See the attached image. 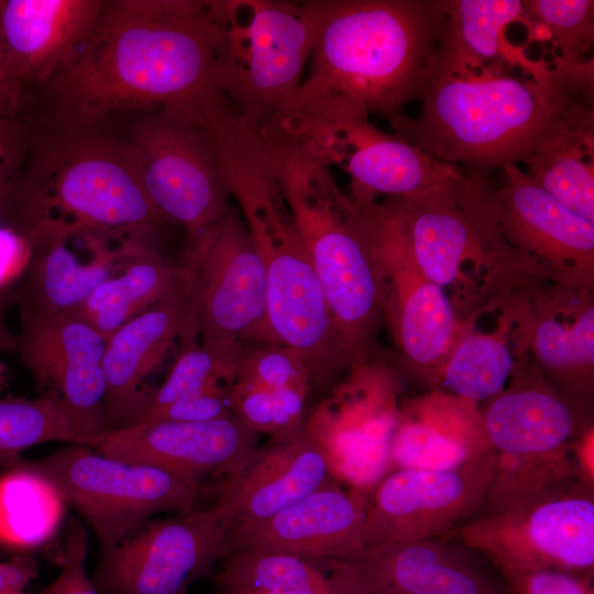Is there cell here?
<instances>
[{"instance_id":"obj_25","label":"cell","mask_w":594,"mask_h":594,"mask_svg":"<svg viewBox=\"0 0 594 594\" xmlns=\"http://www.w3.org/2000/svg\"><path fill=\"white\" fill-rule=\"evenodd\" d=\"M191 322L183 278L174 292L129 320L106 340L102 359L106 381L103 431L125 425L141 410L150 395L141 389L143 382Z\"/></svg>"},{"instance_id":"obj_5","label":"cell","mask_w":594,"mask_h":594,"mask_svg":"<svg viewBox=\"0 0 594 594\" xmlns=\"http://www.w3.org/2000/svg\"><path fill=\"white\" fill-rule=\"evenodd\" d=\"M513 69L461 53L443 36L422 88L419 116L392 124L394 134L473 173L524 162L556 124L544 80L519 77Z\"/></svg>"},{"instance_id":"obj_45","label":"cell","mask_w":594,"mask_h":594,"mask_svg":"<svg viewBox=\"0 0 594 594\" xmlns=\"http://www.w3.org/2000/svg\"><path fill=\"white\" fill-rule=\"evenodd\" d=\"M38 564L29 554H18L9 560H0V594L23 588L37 576Z\"/></svg>"},{"instance_id":"obj_41","label":"cell","mask_w":594,"mask_h":594,"mask_svg":"<svg viewBox=\"0 0 594 594\" xmlns=\"http://www.w3.org/2000/svg\"><path fill=\"white\" fill-rule=\"evenodd\" d=\"M30 124L22 117L0 118V221L6 222L23 170Z\"/></svg>"},{"instance_id":"obj_1","label":"cell","mask_w":594,"mask_h":594,"mask_svg":"<svg viewBox=\"0 0 594 594\" xmlns=\"http://www.w3.org/2000/svg\"><path fill=\"white\" fill-rule=\"evenodd\" d=\"M221 41L212 1H105L87 41L32 94L23 117L90 128L163 110L205 127L227 101L218 82Z\"/></svg>"},{"instance_id":"obj_7","label":"cell","mask_w":594,"mask_h":594,"mask_svg":"<svg viewBox=\"0 0 594 594\" xmlns=\"http://www.w3.org/2000/svg\"><path fill=\"white\" fill-rule=\"evenodd\" d=\"M222 30L218 82L261 136L289 128L314 43L306 1L216 0Z\"/></svg>"},{"instance_id":"obj_32","label":"cell","mask_w":594,"mask_h":594,"mask_svg":"<svg viewBox=\"0 0 594 594\" xmlns=\"http://www.w3.org/2000/svg\"><path fill=\"white\" fill-rule=\"evenodd\" d=\"M446 12L444 40L453 48L480 62H503L536 78L543 61L529 59L521 47L510 44L505 30L525 22L521 0H441Z\"/></svg>"},{"instance_id":"obj_4","label":"cell","mask_w":594,"mask_h":594,"mask_svg":"<svg viewBox=\"0 0 594 594\" xmlns=\"http://www.w3.org/2000/svg\"><path fill=\"white\" fill-rule=\"evenodd\" d=\"M216 145L229 195L264 265L268 343L297 352L312 383H322L351 363L265 146L244 123L224 129Z\"/></svg>"},{"instance_id":"obj_23","label":"cell","mask_w":594,"mask_h":594,"mask_svg":"<svg viewBox=\"0 0 594 594\" xmlns=\"http://www.w3.org/2000/svg\"><path fill=\"white\" fill-rule=\"evenodd\" d=\"M367 495L328 480L274 516L229 530L234 549H271L320 559H351L364 550Z\"/></svg>"},{"instance_id":"obj_6","label":"cell","mask_w":594,"mask_h":594,"mask_svg":"<svg viewBox=\"0 0 594 594\" xmlns=\"http://www.w3.org/2000/svg\"><path fill=\"white\" fill-rule=\"evenodd\" d=\"M261 140L351 364H358L384 301L380 270L356 206L329 165L288 139Z\"/></svg>"},{"instance_id":"obj_11","label":"cell","mask_w":594,"mask_h":594,"mask_svg":"<svg viewBox=\"0 0 594 594\" xmlns=\"http://www.w3.org/2000/svg\"><path fill=\"white\" fill-rule=\"evenodd\" d=\"M353 202L380 270L384 310L397 343L411 367L436 386L458 338L453 306L417 264L396 198Z\"/></svg>"},{"instance_id":"obj_2","label":"cell","mask_w":594,"mask_h":594,"mask_svg":"<svg viewBox=\"0 0 594 594\" xmlns=\"http://www.w3.org/2000/svg\"><path fill=\"white\" fill-rule=\"evenodd\" d=\"M314 43L284 136L377 116L394 124L422 88L446 32L441 0H310Z\"/></svg>"},{"instance_id":"obj_18","label":"cell","mask_w":594,"mask_h":594,"mask_svg":"<svg viewBox=\"0 0 594 594\" xmlns=\"http://www.w3.org/2000/svg\"><path fill=\"white\" fill-rule=\"evenodd\" d=\"M398 415L396 385L360 373L305 426L322 451L330 476L369 496L388 473Z\"/></svg>"},{"instance_id":"obj_27","label":"cell","mask_w":594,"mask_h":594,"mask_svg":"<svg viewBox=\"0 0 594 594\" xmlns=\"http://www.w3.org/2000/svg\"><path fill=\"white\" fill-rule=\"evenodd\" d=\"M68 238L30 246V257L15 287L10 290L20 316L74 312L105 280L133 258L157 252L139 245L111 246L98 238L82 256L70 248Z\"/></svg>"},{"instance_id":"obj_12","label":"cell","mask_w":594,"mask_h":594,"mask_svg":"<svg viewBox=\"0 0 594 594\" xmlns=\"http://www.w3.org/2000/svg\"><path fill=\"white\" fill-rule=\"evenodd\" d=\"M483 174H463L421 196L396 198L415 260L441 288L461 287L464 263L493 278L501 270L530 268L502 235L482 194Z\"/></svg>"},{"instance_id":"obj_8","label":"cell","mask_w":594,"mask_h":594,"mask_svg":"<svg viewBox=\"0 0 594 594\" xmlns=\"http://www.w3.org/2000/svg\"><path fill=\"white\" fill-rule=\"evenodd\" d=\"M107 127L125 144L150 202L166 223L191 234L231 207L215 140L200 123L153 110L119 118Z\"/></svg>"},{"instance_id":"obj_24","label":"cell","mask_w":594,"mask_h":594,"mask_svg":"<svg viewBox=\"0 0 594 594\" xmlns=\"http://www.w3.org/2000/svg\"><path fill=\"white\" fill-rule=\"evenodd\" d=\"M103 4L102 0H0L6 63L23 96V110L32 94L77 54Z\"/></svg>"},{"instance_id":"obj_3","label":"cell","mask_w":594,"mask_h":594,"mask_svg":"<svg viewBox=\"0 0 594 594\" xmlns=\"http://www.w3.org/2000/svg\"><path fill=\"white\" fill-rule=\"evenodd\" d=\"M29 124L28 153L4 222L29 248L92 234L156 250L166 222L114 130Z\"/></svg>"},{"instance_id":"obj_43","label":"cell","mask_w":594,"mask_h":594,"mask_svg":"<svg viewBox=\"0 0 594 594\" xmlns=\"http://www.w3.org/2000/svg\"><path fill=\"white\" fill-rule=\"evenodd\" d=\"M503 578L510 594H594L593 573L542 569Z\"/></svg>"},{"instance_id":"obj_40","label":"cell","mask_w":594,"mask_h":594,"mask_svg":"<svg viewBox=\"0 0 594 594\" xmlns=\"http://www.w3.org/2000/svg\"><path fill=\"white\" fill-rule=\"evenodd\" d=\"M312 377L302 358L279 344L249 345L233 386L267 391L298 389L309 394Z\"/></svg>"},{"instance_id":"obj_49","label":"cell","mask_w":594,"mask_h":594,"mask_svg":"<svg viewBox=\"0 0 594 594\" xmlns=\"http://www.w3.org/2000/svg\"><path fill=\"white\" fill-rule=\"evenodd\" d=\"M2 594H29V593H25V592L23 591V588H15V590L7 591V592H4V593H2Z\"/></svg>"},{"instance_id":"obj_37","label":"cell","mask_w":594,"mask_h":594,"mask_svg":"<svg viewBox=\"0 0 594 594\" xmlns=\"http://www.w3.org/2000/svg\"><path fill=\"white\" fill-rule=\"evenodd\" d=\"M530 40L549 41L559 50L553 62L576 65L587 61L594 44L593 0H524Z\"/></svg>"},{"instance_id":"obj_47","label":"cell","mask_w":594,"mask_h":594,"mask_svg":"<svg viewBox=\"0 0 594 594\" xmlns=\"http://www.w3.org/2000/svg\"><path fill=\"white\" fill-rule=\"evenodd\" d=\"M10 301V289H0V351L16 352L18 338L12 334L6 321V310Z\"/></svg>"},{"instance_id":"obj_19","label":"cell","mask_w":594,"mask_h":594,"mask_svg":"<svg viewBox=\"0 0 594 594\" xmlns=\"http://www.w3.org/2000/svg\"><path fill=\"white\" fill-rule=\"evenodd\" d=\"M16 352L38 388L55 394L86 444L103 432L106 340L70 314L20 316Z\"/></svg>"},{"instance_id":"obj_50","label":"cell","mask_w":594,"mask_h":594,"mask_svg":"<svg viewBox=\"0 0 594 594\" xmlns=\"http://www.w3.org/2000/svg\"><path fill=\"white\" fill-rule=\"evenodd\" d=\"M501 594H510V592L508 591V588L506 587V590L504 592H502Z\"/></svg>"},{"instance_id":"obj_9","label":"cell","mask_w":594,"mask_h":594,"mask_svg":"<svg viewBox=\"0 0 594 594\" xmlns=\"http://www.w3.org/2000/svg\"><path fill=\"white\" fill-rule=\"evenodd\" d=\"M26 463L46 477L65 504L92 528L101 552L158 513L196 509L204 493L200 481L109 458L89 446L74 444Z\"/></svg>"},{"instance_id":"obj_36","label":"cell","mask_w":594,"mask_h":594,"mask_svg":"<svg viewBox=\"0 0 594 594\" xmlns=\"http://www.w3.org/2000/svg\"><path fill=\"white\" fill-rule=\"evenodd\" d=\"M63 441L87 446L65 405L53 393L0 399V465L36 444Z\"/></svg>"},{"instance_id":"obj_21","label":"cell","mask_w":594,"mask_h":594,"mask_svg":"<svg viewBox=\"0 0 594 594\" xmlns=\"http://www.w3.org/2000/svg\"><path fill=\"white\" fill-rule=\"evenodd\" d=\"M330 479L324 455L304 422L256 448L237 473L223 479L211 506L230 530L274 516Z\"/></svg>"},{"instance_id":"obj_35","label":"cell","mask_w":594,"mask_h":594,"mask_svg":"<svg viewBox=\"0 0 594 594\" xmlns=\"http://www.w3.org/2000/svg\"><path fill=\"white\" fill-rule=\"evenodd\" d=\"M515 366L499 333L465 332L454 341L439 374L448 393L479 405L498 395Z\"/></svg>"},{"instance_id":"obj_28","label":"cell","mask_w":594,"mask_h":594,"mask_svg":"<svg viewBox=\"0 0 594 594\" xmlns=\"http://www.w3.org/2000/svg\"><path fill=\"white\" fill-rule=\"evenodd\" d=\"M491 451L479 405L433 391L399 408L388 473L400 469H455Z\"/></svg>"},{"instance_id":"obj_14","label":"cell","mask_w":594,"mask_h":594,"mask_svg":"<svg viewBox=\"0 0 594 594\" xmlns=\"http://www.w3.org/2000/svg\"><path fill=\"white\" fill-rule=\"evenodd\" d=\"M231 551L229 529L217 510L196 508L147 520L101 552L92 582L99 594H186Z\"/></svg>"},{"instance_id":"obj_30","label":"cell","mask_w":594,"mask_h":594,"mask_svg":"<svg viewBox=\"0 0 594 594\" xmlns=\"http://www.w3.org/2000/svg\"><path fill=\"white\" fill-rule=\"evenodd\" d=\"M183 283L178 263L158 252L140 255L100 284L70 315L86 321L105 340L129 320Z\"/></svg>"},{"instance_id":"obj_20","label":"cell","mask_w":594,"mask_h":594,"mask_svg":"<svg viewBox=\"0 0 594 594\" xmlns=\"http://www.w3.org/2000/svg\"><path fill=\"white\" fill-rule=\"evenodd\" d=\"M257 433L234 414L210 421L156 420L103 431L91 448L109 458L165 469L200 481L237 473L256 449Z\"/></svg>"},{"instance_id":"obj_10","label":"cell","mask_w":594,"mask_h":594,"mask_svg":"<svg viewBox=\"0 0 594 594\" xmlns=\"http://www.w3.org/2000/svg\"><path fill=\"white\" fill-rule=\"evenodd\" d=\"M191 318L202 344H267L264 265L234 204L186 234L182 260Z\"/></svg>"},{"instance_id":"obj_46","label":"cell","mask_w":594,"mask_h":594,"mask_svg":"<svg viewBox=\"0 0 594 594\" xmlns=\"http://www.w3.org/2000/svg\"><path fill=\"white\" fill-rule=\"evenodd\" d=\"M23 105V96L9 74L0 36V118L21 117Z\"/></svg>"},{"instance_id":"obj_48","label":"cell","mask_w":594,"mask_h":594,"mask_svg":"<svg viewBox=\"0 0 594 594\" xmlns=\"http://www.w3.org/2000/svg\"><path fill=\"white\" fill-rule=\"evenodd\" d=\"M8 366L0 361V391L7 386Z\"/></svg>"},{"instance_id":"obj_33","label":"cell","mask_w":594,"mask_h":594,"mask_svg":"<svg viewBox=\"0 0 594 594\" xmlns=\"http://www.w3.org/2000/svg\"><path fill=\"white\" fill-rule=\"evenodd\" d=\"M522 163L537 185L594 223V135L556 130Z\"/></svg>"},{"instance_id":"obj_26","label":"cell","mask_w":594,"mask_h":594,"mask_svg":"<svg viewBox=\"0 0 594 594\" xmlns=\"http://www.w3.org/2000/svg\"><path fill=\"white\" fill-rule=\"evenodd\" d=\"M349 560L367 594H501L506 590L463 543L428 539L373 547Z\"/></svg>"},{"instance_id":"obj_15","label":"cell","mask_w":594,"mask_h":594,"mask_svg":"<svg viewBox=\"0 0 594 594\" xmlns=\"http://www.w3.org/2000/svg\"><path fill=\"white\" fill-rule=\"evenodd\" d=\"M493 450L450 470L400 469L367 496L364 549L437 539L481 510L493 476Z\"/></svg>"},{"instance_id":"obj_29","label":"cell","mask_w":594,"mask_h":594,"mask_svg":"<svg viewBox=\"0 0 594 594\" xmlns=\"http://www.w3.org/2000/svg\"><path fill=\"white\" fill-rule=\"evenodd\" d=\"M228 594H367L349 559L234 549L218 575Z\"/></svg>"},{"instance_id":"obj_44","label":"cell","mask_w":594,"mask_h":594,"mask_svg":"<svg viewBox=\"0 0 594 594\" xmlns=\"http://www.w3.org/2000/svg\"><path fill=\"white\" fill-rule=\"evenodd\" d=\"M231 392L232 386H224L182 398L162 408L144 422L156 420L200 422L228 417L234 414Z\"/></svg>"},{"instance_id":"obj_17","label":"cell","mask_w":594,"mask_h":594,"mask_svg":"<svg viewBox=\"0 0 594 594\" xmlns=\"http://www.w3.org/2000/svg\"><path fill=\"white\" fill-rule=\"evenodd\" d=\"M495 189L482 178L484 201L504 239L539 265L543 262L573 288L588 287L594 270V223L573 213L518 164L502 168Z\"/></svg>"},{"instance_id":"obj_13","label":"cell","mask_w":594,"mask_h":594,"mask_svg":"<svg viewBox=\"0 0 594 594\" xmlns=\"http://www.w3.org/2000/svg\"><path fill=\"white\" fill-rule=\"evenodd\" d=\"M459 537L502 576L542 569L593 573V485L580 484L508 510L477 515L461 526Z\"/></svg>"},{"instance_id":"obj_34","label":"cell","mask_w":594,"mask_h":594,"mask_svg":"<svg viewBox=\"0 0 594 594\" xmlns=\"http://www.w3.org/2000/svg\"><path fill=\"white\" fill-rule=\"evenodd\" d=\"M180 352L162 385L150 393L144 406L125 425L141 424L167 405L210 389L233 386L249 345L240 342L202 344L197 330L180 338Z\"/></svg>"},{"instance_id":"obj_38","label":"cell","mask_w":594,"mask_h":594,"mask_svg":"<svg viewBox=\"0 0 594 594\" xmlns=\"http://www.w3.org/2000/svg\"><path fill=\"white\" fill-rule=\"evenodd\" d=\"M532 346L543 366L571 381L592 375L594 363V307L576 309L572 323L552 315L541 317L535 328Z\"/></svg>"},{"instance_id":"obj_22","label":"cell","mask_w":594,"mask_h":594,"mask_svg":"<svg viewBox=\"0 0 594 594\" xmlns=\"http://www.w3.org/2000/svg\"><path fill=\"white\" fill-rule=\"evenodd\" d=\"M499 463H548L578 459L585 427L578 408L539 378L517 376L481 410Z\"/></svg>"},{"instance_id":"obj_16","label":"cell","mask_w":594,"mask_h":594,"mask_svg":"<svg viewBox=\"0 0 594 594\" xmlns=\"http://www.w3.org/2000/svg\"><path fill=\"white\" fill-rule=\"evenodd\" d=\"M287 139L323 164L342 168L355 201L380 195L415 198L464 174L459 166L377 129L370 119L309 125Z\"/></svg>"},{"instance_id":"obj_42","label":"cell","mask_w":594,"mask_h":594,"mask_svg":"<svg viewBox=\"0 0 594 594\" xmlns=\"http://www.w3.org/2000/svg\"><path fill=\"white\" fill-rule=\"evenodd\" d=\"M88 548L87 529L80 520L72 517L64 550L59 559L61 573L40 594H99L86 571Z\"/></svg>"},{"instance_id":"obj_31","label":"cell","mask_w":594,"mask_h":594,"mask_svg":"<svg viewBox=\"0 0 594 594\" xmlns=\"http://www.w3.org/2000/svg\"><path fill=\"white\" fill-rule=\"evenodd\" d=\"M0 473V547L26 552L47 543L59 529L66 504L57 488L25 460Z\"/></svg>"},{"instance_id":"obj_39","label":"cell","mask_w":594,"mask_h":594,"mask_svg":"<svg viewBox=\"0 0 594 594\" xmlns=\"http://www.w3.org/2000/svg\"><path fill=\"white\" fill-rule=\"evenodd\" d=\"M231 395L234 415L257 435L267 433L275 438L304 424L306 392L232 386Z\"/></svg>"}]
</instances>
